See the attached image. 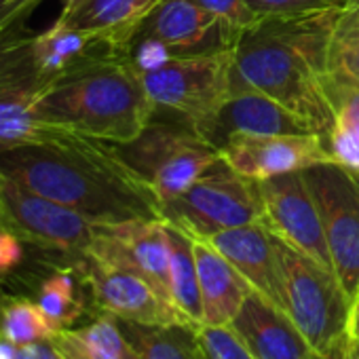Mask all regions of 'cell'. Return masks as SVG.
<instances>
[{"label": "cell", "instance_id": "obj_1", "mask_svg": "<svg viewBox=\"0 0 359 359\" xmlns=\"http://www.w3.org/2000/svg\"><path fill=\"white\" fill-rule=\"evenodd\" d=\"M0 169L95 224L161 220L148 184L102 140L55 131L45 140L0 150Z\"/></svg>", "mask_w": 359, "mask_h": 359}, {"label": "cell", "instance_id": "obj_2", "mask_svg": "<svg viewBox=\"0 0 359 359\" xmlns=\"http://www.w3.org/2000/svg\"><path fill=\"white\" fill-rule=\"evenodd\" d=\"M334 11L258 20L231 45V89L264 93L323 140L334 108L327 93V39Z\"/></svg>", "mask_w": 359, "mask_h": 359}, {"label": "cell", "instance_id": "obj_3", "mask_svg": "<svg viewBox=\"0 0 359 359\" xmlns=\"http://www.w3.org/2000/svg\"><path fill=\"white\" fill-rule=\"evenodd\" d=\"M36 114L60 131L127 144L156 116V108L129 62L102 47L43 89Z\"/></svg>", "mask_w": 359, "mask_h": 359}, {"label": "cell", "instance_id": "obj_4", "mask_svg": "<svg viewBox=\"0 0 359 359\" xmlns=\"http://www.w3.org/2000/svg\"><path fill=\"white\" fill-rule=\"evenodd\" d=\"M123 161L144 180L158 201V210L189 191L212 167L220 152L187 121H156L127 142L112 144Z\"/></svg>", "mask_w": 359, "mask_h": 359}, {"label": "cell", "instance_id": "obj_5", "mask_svg": "<svg viewBox=\"0 0 359 359\" xmlns=\"http://www.w3.org/2000/svg\"><path fill=\"white\" fill-rule=\"evenodd\" d=\"M275 237V235H273ZM281 309L309 346L325 353L346 338L351 300L334 271L296 252L275 237Z\"/></svg>", "mask_w": 359, "mask_h": 359}, {"label": "cell", "instance_id": "obj_6", "mask_svg": "<svg viewBox=\"0 0 359 359\" xmlns=\"http://www.w3.org/2000/svg\"><path fill=\"white\" fill-rule=\"evenodd\" d=\"M161 220L195 239H210L252 222L262 224L258 182L218 158L189 191L161 208Z\"/></svg>", "mask_w": 359, "mask_h": 359}, {"label": "cell", "instance_id": "obj_7", "mask_svg": "<svg viewBox=\"0 0 359 359\" xmlns=\"http://www.w3.org/2000/svg\"><path fill=\"white\" fill-rule=\"evenodd\" d=\"M137 76L156 112H173L197 127L231 93V49L175 55L165 66Z\"/></svg>", "mask_w": 359, "mask_h": 359}, {"label": "cell", "instance_id": "obj_8", "mask_svg": "<svg viewBox=\"0 0 359 359\" xmlns=\"http://www.w3.org/2000/svg\"><path fill=\"white\" fill-rule=\"evenodd\" d=\"M302 175L321 216L334 275L353 302L359 294V173L325 161Z\"/></svg>", "mask_w": 359, "mask_h": 359}, {"label": "cell", "instance_id": "obj_9", "mask_svg": "<svg viewBox=\"0 0 359 359\" xmlns=\"http://www.w3.org/2000/svg\"><path fill=\"white\" fill-rule=\"evenodd\" d=\"M0 208L9 231L24 243L64 254L68 260L87 256L97 224L83 214L20 184L0 169Z\"/></svg>", "mask_w": 359, "mask_h": 359}, {"label": "cell", "instance_id": "obj_10", "mask_svg": "<svg viewBox=\"0 0 359 359\" xmlns=\"http://www.w3.org/2000/svg\"><path fill=\"white\" fill-rule=\"evenodd\" d=\"M47 85L36 66L34 34L24 30L7 34L0 45V150L32 144L60 131L36 114L39 95Z\"/></svg>", "mask_w": 359, "mask_h": 359}, {"label": "cell", "instance_id": "obj_11", "mask_svg": "<svg viewBox=\"0 0 359 359\" xmlns=\"http://www.w3.org/2000/svg\"><path fill=\"white\" fill-rule=\"evenodd\" d=\"M262 224L285 245L332 269L321 216L302 171L275 175L258 182Z\"/></svg>", "mask_w": 359, "mask_h": 359}, {"label": "cell", "instance_id": "obj_12", "mask_svg": "<svg viewBox=\"0 0 359 359\" xmlns=\"http://www.w3.org/2000/svg\"><path fill=\"white\" fill-rule=\"evenodd\" d=\"M70 264L89 287L93 304L100 313L112 315L121 321L148 325L184 323L167 298L140 275L91 256L70 260Z\"/></svg>", "mask_w": 359, "mask_h": 359}, {"label": "cell", "instance_id": "obj_13", "mask_svg": "<svg viewBox=\"0 0 359 359\" xmlns=\"http://www.w3.org/2000/svg\"><path fill=\"white\" fill-rule=\"evenodd\" d=\"M87 256L140 275L152 287H156L171 304L169 237L163 220H129L121 224H97V235Z\"/></svg>", "mask_w": 359, "mask_h": 359}, {"label": "cell", "instance_id": "obj_14", "mask_svg": "<svg viewBox=\"0 0 359 359\" xmlns=\"http://www.w3.org/2000/svg\"><path fill=\"white\" fill-rule=\"evenodd\" d=\"M220 158L237 173L262 182V180L302 171L317 163L334 161L319 133H279V135H245L229 140L220 150Z\"/></svg>", "mask_w": 359, "mask_h": 359}, {"label": "cell", "instance_id": "obj_15", "mask_svg": "<svg viewBox=\"0 0 359 359\" xmlns=\"http://www.w3.org/2000/svg\"><path fill=\"white\" fill-rule=\"evenodd\" d=\"M195 131L214 148H222L233 137L279 135V133H315L300 116L252 89H231L220 108Z\"/></svg>", "mask_w": 359, "mask_h": 359}, {"label": "cell", "instance_id": "obj_16", "mask_svg": "<svg viewBox=\"0 0 359 359\" xmlns=\"http://www.w3.org/2000/svg\"><path fill=\"white\" fill-rule=\"evenodd\" d=\"M133 36L158 39L175 55H197L231 49L237 34L193 0H161Z\"/></svg>", "mask_w": 359, "mask_h": 359}, {"label": "cell", "instance_id": "obj_17", "mask_svg": "<svg viewBox=\"0 0 359 359\" xmlns=\"http://www.w3.org/2000/svg\"><path fill=\"white\" fill-rule=\"evenodd\" d=\"M256 359H309L313 348L283 309L252 292L229 325Z\"/></svg>", "mask_w": 359, "mask_h": 359}, {"label": "cell", "instance_id": "obj_18", "mask_svg": "<svg viewBox=\"0 0 359 359\" xmlns=\"http://www.w3.org/2000/svg\"><path fill=\"white\" fill-rule=\"evenodd\" d=\"M212 243L252 285L254 292L275 302L281 309V285H279V262L273 233L260 224H243L222 231L210 239Z\"/></svg>", "mask_w": 359, "mask_h": 359}, {"label": "cell", "instance_id": "obj_19", "mask_svg": "<svg viewBox=\"0 0 359 359\" xmlns=\"http://www.w3.org/2000/svg\"><path fill=\"white\" fill-rule=\"evenodd\" d=\"M161 0H66L60 24L121 51Z\"/></svg>", "mask_w": 359, "mask_h": 359}, {"label": "cell", "instance_id": "obj_20", "mask_svg": "<svg viewBox=\"0 0 359 359\" xmlns=\"http://www.w3.org/2000/svg\"><path fill=\"white\" fill-rule=\"evenodd\" d=\"M193 241H195L203 325H212V327L231 325V321L241 311L245 298L254 290L212 243L195 237Z\"/></svg>", "mask_w": 359, "mask_h": 359}, {"label": "cell", "instance_id": "obj_21", "mask_svg": "<svg viewBox=\"0 0 359 359\" xmlns=\"http://www.w3.org/2000/svg\"><path fill=\"white\" fill-rule=\"evenodd\" d=\"M53 342L66 359H142L121 330L118 319L106 313L83 327L55 332Z\"/></svg>", "mask_w": 359, "mask_h": 359}, {"label": "cell", "instance_id": "obj_22", "mask_svg": "<svg viewBox=\"0 0 359 359\" xmlns=\"http://www.w3.org/2000/svg\"><path fill=\"white\" fill-rule=\"evenodd\" d=\"M169 237V298L187 325L203 327V311L199 296V277L195 260V241L191 235L167 224Z\"/></svg>", "mask_w": 359, "mask_h": 359}, {"label": "cell", "instance_id": "obj_23", "mask_svg": "<svg viewBox=\"0 0 359 359\" xmlns=\"http://www.w3.org/2000/svg\"><path fill=\"white\" fill-rule=\"evenodd\" d=\"M327 83L359 89V0H340L327 39Z\"/></svg>", "mask_w": 359, "mask_h": 359}, {"label": "cell", "instance_id": "obj_24", "mask_svg": "<svg viewBox=\"0 0 359 359\" xmlns=\"http://www.w3.org/2000/svg\"><path fill=\"white\" fill-rule=\"evenodd\" d=\"M118 323L142 359H208L199 340V327L184 323L148 325L121 319Z\"/></svg>", "mask_w": 359, "mask_h": 359}, {"label": "cell", "instance_id": "obj_25", "mask_svg": "<svg viewBox=\"0 0 359 359\" xmlns=\"http://www.w3.org/2000/svg\"><path fill=\"white\" fill-rule=\"evenodd\" d=\"M106 47L93 36L72 30L60 22H55L49 30L34 34V57L41 74L47 83L62 76L66 70L89 57L91 53Z\"/></svg>", "mask_w": 359, "mask_h": 359}, {"label": "cell", "instance_id": "obj_26", "mask_svg": "<svg viewBox=\"0 0 359 359\" xmlns=\"http://www.w3.org/2000/svg\"><path fill=\"white\" fill-rule=\"evenodd\" d=\"M334 116L325 135L330 156L342 167L359 173V89L327 83Z\"/></svg>", "mask_w": 359, "mask_h": 359}, {"label": "cell", "instance_id": "obj_27", "mask_svg": "<svg viewBox=\"0 0 359 359\" xmlns=\"http://www.w3.org/2000/svg\"><path fill=\"white\" fill-rule=\"evenodd\" d=\"M79 273L70 264L51 273L39 287L36 304L47 317L53 332L72 327L85 313V302L79 292Z\"/></svg>", "mask_w": 359, "mask_h": 359}, {"label": "cell", "instance_id": "obj_28", "mask_svg": "<svg viewBox=\"0 0 359 359\" xmlns=\"http://www.w3.org/2000/svg\"><path fill=\"white\" fill-rule=\"evenodd\" d=\"M53 334L36 300L15 296L0 298V338L13 344H30L53 338Z\"/></svg>", "mask_w": 359, "mask_h": 359}, {"label": "cell", "instance_id": "obj_29", "mask_svg": "<svg viewBox=\"0 0 359 359\" xmlns=\"http://www.w3.org/2000/svg\"><path fill=\"white\" fill-rule=\"evenodd\" d=\"M199 340L208 359H256L229 325L199 327Z\"/></svg>", "mask_w": 359, "mask_h": 359}, {"label": "cell", "instance_id": "obj_30", "mask_svg": "<svg viewBox=\"0 0 359 359\" xmlns=\"http://www.w3.org/2000/svg\"><path fill=\"white\" fill-rule=\"evenodd\" d=\"M193 3L212 13L235 34L258 22V15L250 9L248 0H193Z\"/></svg>", "mask_w": 359, "mask_h": 359}, {"label": "cell", "instance_id": "obj_31", "mask_svg": "<svg viewBox=\"0 0 359 359\" xmlns=\"http://www.w3.org/2000/svg\"><path fill=\"white\" fill-rule=\"evenodd\" d=\"M338 3L340 0H248L250 9L258 15V20L325 11L338 7Z\"/></svg>", "mask_w": 359, "mask_h": 359}, {"label": "cell", "instance_id": "obj_32", "mask_svg": "<svg viewBox=\"0 0 359 359\" xmlns=\"http://www.w3.org/2000/svg\"><path fill=\"white\" fill-rule=\"evenodd\" d=\"M0 359H66L57 348L53 338L30 342V344H13L0 338Z\"/></svg>", "mask_w": 359, "mask_h": 359}, {"label": "cell", "instance_id": "obj_33", "mask_svg": "<svg viewBox=\"0 0 359 359\" xmlns=\"http://www.w3.org/2000/svg\"><path fill=\"white\" fill-rule=\"evenodd\" d=\"M41 5V0H0V28L7 34L24 30L26 20Z\"/></svg>", "mask_w": 359, "mask_h": 359}, {"label": "cell", "instance_id": "obj_34", "mask_svg": "<svg viewBox=\"0 0 359 359\" xmlns=\"http://www.w3.org/2000/svg\"><path fill=\"white\" fill-rule=\"evenodd\" d=\"M22 239L15 237L11 231L0 229V273H7L15 269L22 258H24V248Z\"/></svg>", "mask_w": 359, "mask_h": 359}, {"label": "cell", "instance_id": "obj_35", "mask_svg": "<svg viewBox=\"0 0 359 359\" xmlns=\"http://www.w3.org/2000/svg\"><path fill=\"white\" fill-rule=\"evenodd\" d=\"M346 334L355 336L359 340V294L353 298L351 302V315H348V327H346Z\"/></svg>", "mask_w": 359, "mask_h": 359}, {"label": "cell", "instance_id": "obj_36", "mask_svg": "<svg viewBox=\"0 0 359 359\" xmlns=\"http://www.w3.org/2000/svg\"><path fill=\"white\" fill-rule=\"evenodd\" d=\"M342 359H359V340L351 334H346V338H344Z\"/></svg>", "mask_w": 359, "mask_h": 359}, {"label": "cell", "instance_id": "obj_37", "mask_svg": "<svg viewBox=\"0 0 359 359\" xmlns=\"http://www.w3.org/2000/svg\"><path fill=\"white\" fill-rule=\"evenodd\" d=\"M342 346H344V340H342L340 344H336L334 348L325 351V353H317V351H313V353L309 355V359H342Z\"/></svg>", "mask_w": 359, "mask_h": 359}, {"label": "cell", "instance_id": "obj_38", "mask_svg": "<svg viewBox=\"0 0 359 359\" xmlns=\"http://www.w3.org/2000/svg\"><path fill=\"white\" fill-rule=\"evenodd\" d=\"M0 229L9 231V226H7V218H5V212H3V208H0Z\"/></svg>", "mask_w": 359, "mask_h": 359}, {"label": "cell", "instance_id": "obj_39", "mask_svg": "<svg viewBox=\"0 0 359 359\" xmlns=\"http://www.w3.org/2000/svg\"><path fill=\"white\" fill-rule=\"evenodd\" d=\"M5 39H7V32H5L3 28H0V45H3V43H5Z\"/></svg>", "mask_w": 359, "mask_h": 359}]
</instances>
